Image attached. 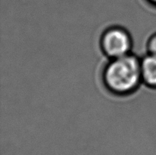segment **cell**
Masks as SVG:
<instances>
[{"instance_id": "6da1fadb", "label": "cell", "mask_w": 156, "mask_h": 155, "mask_svg": "<svg viewBox=\"0 0 156 155\" xmlns=\"http://www.w3.org/2000/svg\"><path fill=\"white\" fill-rule=\"evenodd\" d=\"M103 78L105 86L114 94H130L143 81L141 59L130 53L111 59L104 70Z\"/></svg>"}, {"instance_id": "7a4b0ae2", "label": "cell", "mask_w": 156, "mask_h": 155, "mask_svg": "<svg viewBox=\"0 0 156 155\" xmlns=\"http://www.w3.org/2000/svg\"><path fill=\"white\" fill-rule=\"evenodd\" d=\"M101 46L108 57L115 59L129 54L132 48V39L125 29L112 27L102 34Z\"/></svg>"}, {"instance_id": "3957f363", "label": "cell", "mask_w": 156, "mask_h": 155, "mask_svg": "<svg viewBox=\"0 0 156 155\" xmlns=\"http://www.w3.org/2000/svg\"><path fill=\"white\" fill-rule=\"evenodd\" d=\"M141 74L146 85L156 88V56L149 54L141 59Z\"/></svg>"}, {"instance_id": "277c9868", "label": "cell", "mask_w": 156, "mask_h": 155, "mask_svg": "<svg viewBox=\"0 0 156 155\" xmlns=\"http://www.w3.org/2000/svg\"><path fill=\"white\" fill-rule=\"evenodd\" d=\"M147 49L149 54L156 56V33H154L148 41Z\"/></svg>"}, {"instance_id": "5b68a950", "label": "cell", "mask_w": 156, "mask_h": 155, "mask_svg": "<svg viewBox=\"0 0 156 155\" xmlns=\"http://www.w3.org/2000/svg\"><path fill=\"white\" fill-rule=\"evenodd\" d=\"M149 2H150L151 3H152L153 5H156V0H148Z\"/></svg>"}]
</instances>
